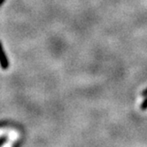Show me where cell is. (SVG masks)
I'll return each instance as SVG.
<instances>
[{"label": "cell", "instance_id": "cell-1", "mask_svg": "<svg viewBox=\"0 0 147 147\" xmlns=\"http://www.w3.org/2000/svg\"><path fill=\"white\" fill-rule=\"evenodd\" d=\"M9 66H10L9 60L6 57L3 45L1 42H0V67H1L2 69L6 70V69H8Z\"/></svg>", "mask_w": 147, "mask_h": 147}, {"label": "cell", "instance_id": "cell-2", "mask_svg": "<svg viewBox=\"0 0 147 147\" xmlns=\"http://www.w3.org/2000/svg\"><path fill=\"white\" fill-rule=\"evenodd\" d=\"M140 109H141L142 111L147 110V97H146V98L142 102L141 106H140Z\"/></svg>", "mask_w": 147, "mask_h": 147}, {"label": "cell", "instance_id": "cell-3", "mask_svg": "<svg viewBox=\"0 0 147 147\" xmlns=\"http://www.w3.org/2000/svg\"><path fill=\"white\" fill-rule=\"evenodd\" d=\"M141 95H142L143 97H147V89H145V90L141 93Z\"/></svg>", "mask_w": 147, "mask_h": 147}, {"label": "cell", "instance_id": "cell-4", "mask_svg": "<svg viewBox=\"0 0 147 147\" xmlns=\"http://www.w3.org/2000/svg\"><path fill=\"white\" fill-rule=\"evenodd\" d=\"M5 0H0V6H1L5 3Z\"/></svg>", "mask_w": 147, "mask_h": 147}]
</instances>
